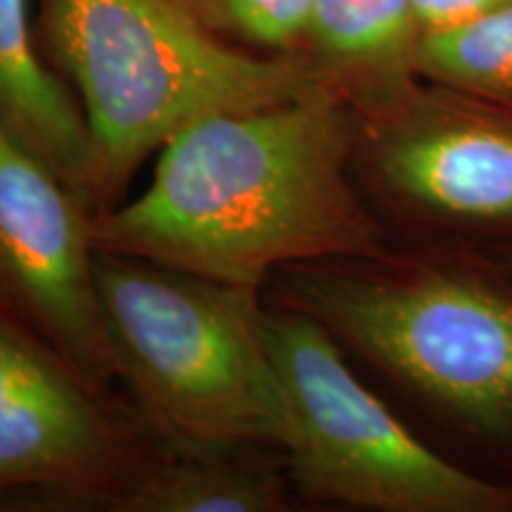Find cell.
<instances>
[{"mask_svg": "<svg viewBox=\"0 0 512 512\" xmlns=\"http://www.w3.org/2000/svg\"><path fill=\"white\" fill-rule=\"evenodd\" d=\"M292 434L283 458L297 498L368 512H512V482L467 470L406 425L318 320L264 309Z\"/></svg>", "mask_w": 512, "mask_h": 512, "instance_id": "5", "label": "cell"}, {"mask_svg": "<svg viewBox=\"0 0 512 512\" xmlns=\"http://www.w3.org/2000/svg\"><path fill=\"white\" fill-rule=\"evenodd\" d=\"M62 354L0 316V501L110 505L162 451Z\"/></svg>", "mask_w": 512, "mask_h": 512, "instance_id": "7", "label": "cell"}, {"mask_svg": "<svg viewBox=\"0 0 512 512\" xmlns=\"http://www.w3.org/2000/svg\"><path fill=\"white\" fill-rule=\"evenodd\" d=\"M354 176L394 242L512 245L510 105L422 81L396 107L356 114Z\"/></svg>", "mask_w": 512, "mask_h": 512, "instance_id": "6", "label": "cell"}, {"mask_svg": "<svg viewBox=\"0 0 512 512\" xmlns=\"http://www.w3.org/2000/svg\"><path fill=\"white\" fill-rule=\"evenodd\" d=\"M411 8L422 34H439L512 8V0H411Z\"/></svg>", "mask_w": 512, "mask_h": 512, "instance_id": "14", "label": "cell"}, {"mask_svg": "<svg viewBox=\"0 0 512 512\" xmlns=\"http://www.w3.org/2000/svg\"><path fill=\"white\" fill-rule=\"evenodd\" d=\"M34 27L91 124L98 214L192 121L330 93L302 55L235 46L188 0H36Z\"/></svg>", "mask_w": 512, "mask_h": 512, "instance_id": "3", "label": "cell"}, {"mask_svg": "<svg viewBox=\"0 0 512 512\" xmlns=\"http://www.w3.org/2000/svg\"><path fill=\"white\" fill-rule=\"evenodd\" d=\"M0 128L98 214L91 124L72 86L41 53L31 0H0Z\"/></svg>", "mask_w": 512, "mask_h": 512, "instance_id": "9", "label": "cell"}, {"mask_svg": "<svg viewBox=\"0 0 512 512\" xmlns=\"http://www.w3.org/2000/svg\"><path fill=\"white\" fill-rule=\"evenodd\" d=\"M91 221L86 204L0 128V316L110 392L119 375L95 283Z\"/></svg>", "mask_w": 512, "mask_h": 512, "instance_id": "8", "label": "cell"}, {"mask_svg": "<svg viewBox=\"0 0 512 512\" xmlns=\"http://www.w3.org/2000/svg\"><path fill=\"white\" fill-rule=\"evenodd\" d=\"M467 252H470V249H467ZM477 254H482L486 261H491V264L498 268V271L508 275V278H512V245L482 249V252H477Z\"/></svg>", "mask_w": 512, "mask_h": 512, "instance_id": "15", "label": "cell"}, {"mask_svg": "<svg viewBox=\"0 0 512 512\" xmlns=\"http://www.w3.org/2000/svg\"><path fill=\"white\" fill-rule=\"evenodd\" d=\"M411 0H316L297 55L356 114L396 107L425 81Z\"/></svg>", "mask_w": 512, "mask_h": 512, "instance_id": "10", "label": "cell"}, {"mask_svg": "<svg viewBox=\"0 0 512 512\" xmlns=\"http://www.w3.org/2000/svg\"><path fill=\"white\" fill-rule=\"evenodd\" d=\"M354 143L356 114L332 93L192 121L143 195L93 216L95 249L256 290L280 268L387 252Z\"/></svg>", "mask_w": 512, "mask_h": 512, "instance_id": "1", "label": "cell"}, {"mask_svg": "<svg viewBox=\"0 0 512 512\" xmlns=\"http://www.w3.org/2000/svg\"><path fill=\"white\" fill-rule=\"evenodd\" d=\"M271 280L278 304L318 320L430 422L446 456L512 482V278L477 252L394 242Z\"/></svg>", "mask_w": 512, "mask_h": 512, "instance_id": "2", "label": "cell"}, {"mask_svg": "<svg viewBox=\"0 0 512 512\" xmlns=\"http://www.w3.org/2000/svg\"><path fill=\"white\" fill-rule=\"evenodd\" d=\"M297 501L285 458L273 448L159 456L110 512H285Z\"/></svg>", "mask_w": 512, "mask_h": 512, "instance_id": "11", "label": "cell"}, {"mask_svg": "<svg viewBox=\"0 0 512 512\" xmlns=\"http://www.w3.org/2000/svg\"><path fill=\"white\" fill-rule=\"evenodd\" d=\"M418 72L430 83L512 107V8L460 29L422 34Z\"/></svg>", "mask_w": 512, "mask_h": 512, "instance_id": "12", "label": "cell"}, {"mask_svg": "<svg viewBox=\"0 0 512 512\" xmlns=\"http://www.w3.org/2000/svg\"><path fill=\"white\" fill-rule=\"evenodd\" d=\"M95 283L133 418L164 451H285L292 415L261 290L100 249Z\"/></svg>", "mask_w": 512, "mask_h": 512, "instance_id": "4", "label": "cell"}, {"mask_svg": "<svg viewBox=\"0 0 512 512\" xmlns=\"http://www.w3.org/2000/svg\"><path fill=\"white\" fill-rule=\"evenodd\" d=\"M207 27L235 46L297 53L316 0H188Z\"/></svg>", "mask_w": 512, "mask_h": 512, "instance_id": "13", "label": "cell"}]
</instances>
